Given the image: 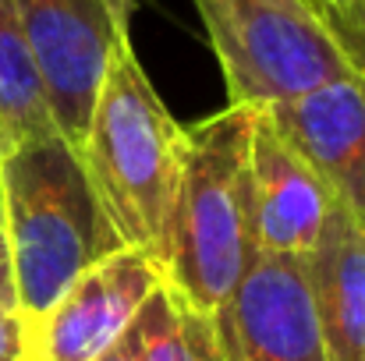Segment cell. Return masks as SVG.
Wrapping results in <instances>:
<instances>
[{
  "label": "cell",
  "mask_w": 365,
  "mask_h": 361,
  "mask_svg": "<svg viewBox=\"0 0 365 361\" xmlns=\"http://www.w3.org/2000/svg\"><path fill=\"white\" fill-rule=\"evenodd\" d=\"M185 152L188 127L174 120L153 89L131 39H121L103 75L78 156L121 241L153 255L160 266L167 255Z\"/></svg>",
  "instance_id": "cell-2"
},
{
  "label": "cell",
  "mask_w": 365,
  "mask_h": 361,
  "mask_svg": "<svg viewBox=\"0 0 365 361\" xmlns=\"http://www.w3.org/2000/svg\"><path fill=\"white\" fill-rule=\"evenodd\" d=\"M305 273L330 361H365V224L348 206L334 202Z\"/></svg>",
  "instance_id": "cell-10"
},
{
  "label": "cell",
  "mask_w": 365,
  "mask_h": 361,
  "mask_svg": "<svg viewBox=\"0 0 365 361\" xmlns=\"http://www.w3.org/2000/svg\"><path fill=\"white\" fill-rule=\"evenodd\" d=\"M248 209L255 258H309L334 209V195L262 107L255 110L248 152Z\"/></svg>",
  "instance_id": "cell-8"
},
{
  "label": "cell",
  "mask_w": 365,
  "mask_h": 361,
  "mask_svg": "<svg viewBox=\"0 0 365 361\" xmlns=\"http://www.w3.org/2000/svg\"><path fill=\"white\" fill-rule=\"evenodd\" d=\"M259 107L227 103L188 127L185 174L170 216L163 287L195 312L217 315L252 266L248 152Z\"/></svg>",
  "instance_id": "cell-3"
},
{
  "label": "cell",
  "mask_w": 365,
  "mask_h": 361,
  "mask_svg": "<svg viewBox=\"0 0 365 361\" xmlns=\"http://www.w3.org/2000/svg\"><path fill=\"white\" fill-rule=\"evenodd\" d=\"M316 11H334V14H341V11H348L355 0H309Z\"/></svg>",
  "instance_id": "cell-18"
},
{
  "label": "cell",
  "mask_w": 365,
  "mask_h": 361,
  "mask_svg": "<svg viewBox=\"0 0 365 361\" xmlns=\"http://www.w3.org/2000/svg\"><path fill=\"white\" fill-rule=\"evenodd\" d=\"M135 333L138 361H227L217 337V315L188 308L163 283L135 315Z\"/></svg>",
  "instance_id": "cell-12"
},
{
  "label": "cell",
  "mask_w": 365,
  "mask_h": 361,
  "mask_svg": "<svg viewBox=\"0 0 365 361\" xmlns=\"http://www.w3.org/2000/svg\"><path fill=\"white\" fill-rule=\"evenodd\" d=\"M53 120L39 89L14 0H0V156L18 142L50 135Z\"/></svg>",
  "instance_id": "cell-11"
},
{
  "label": "cell",
  "mask_w": 365,
  "mask_h": 361,
  "mask_svg": "<svg viewBox=\"0 0 365 361\" xmlns=\"http://www.w3.org/2000/svg\"><path fill=\"white\" fill-rule=\"evenodd\" d=\"M0 301H11L14 305V283H11V262H7L4 231H0Z\"/></svg>",
  "instance_id": "cell-17"
},
{
  "label": "cell",
  "mask_w": 365,
  "mask_h": 361,
  "mask_svg": "<svg viewBox=\"0 0 365 361\" xmlns=\"http://www.w3.org/2000/svg\"><path fill=\"white\" fill-rule=\"evenodd\" d=\"M0 361H32V326L11 301H0Z\"/></svg>",
  "instance_id": "cell-14"
},
{
  "label": "cell",
  "mask_w": 365,
  "mask_h": 361,
  "mask_svg": "<svg viewBox=\"0 0 365 361\" xmlns=\"http://www.w3.org/2000/svg\"><path fill=\"white\" fill-rule=\"evenodd\" d=\"M319 14L330 25V32L337 36V43L344 46V53L351 57L355 71L365 75V0H355L341 14H334V11H319Z\"/></svg>",
  "instance_id": "cell-13"
},
{
  "label": "cell",
  "mask_w": 365,
  "mask_h": 361,
  "mask_svg": "<svg viewBox=\"0 0 365 361\" xmlns=\"http://www.w3.org/2000/svg\"><path fill=\"white\" fill-rule=\"evenodd\" d=\"M160 283L163 266L153 255L118 248L86 269L32 326V361H96L128 333Z\"/></svg>",
  "instance_id": "cell-7"
},
{
  "label": "cell",
  "mask_w": 365,
  "mask_h": 361,
  "mask_svg": "<svg viewBox=\"0 0 365 361\" xmlns=\"http://www.w3.org/2000/svg\"><path fill=\"white\" fill-rule=\"evenodd\" d=\"M227 361H330L305 258H252L217 312Z\"/></svg>",
  "instance_id": "cell-6"
},
{
  "label": "cell",
  "mask_w": 365,
  "mask_h": 361,
  "mask_svg": "<svg viewBox=\"0 0 365 361\" xmlns=\"http://www.w3.org/2000/svg\"><path fill=\"white\" fill-rule=\"evenodd\" d=\"M262 110L284 142L316 170L334 202L348 206L365 224V75Z\"/></svg>",
  "instance_id": "cell-9"
},
{
  "label": "cell",
  "mask_w": 365,
  "mask_h": 361,
  "mask_svg": "<svg viewBox=\"0 0 365 361\" xmlns=\"http://www.w3.org/2000/svg\"><path fill=\"white\" fill-rule=\"evenodd\" d=\"M0 231L14 305L29 326H36L86 269L128 248L82 156L57 131L18 142L0 156Z\"/></svg>",
  "instance_id": "cell-1"
},
{
  "label": "cell",
  "mask_w": 365,
  "mask_h": 361,
  "mask_svg": "<svg viewBox=\"0 0 365 361\" xmlns=\"http://www.w3.org/2000/svg\"><path fill=\"white\" fill-rule=\"evenodd\" d=\"M96 361H138V333H135V323L128 326V333H124L121 340H114Z\"/></svg>",
  "instance_id": "cell-15"
},
{
  "label": "cell",
  "mask_w": 365,
  "mask_h": 361,
  "mask_svg": "<svg viewBox=\"0 0 365 361\" xmlns=\"http://www.w3.org/2000/svg\"><path fill=\"white\" fill-rule=\"evenodd\" d=\"M53 131L78 152L121 36L103 0H14Z\"/></svg>",
  "instance_id": "cell-5"
},
{
  "label": "cell",
  "mask_w": 365,
  "mask_h": 361,
  "mask_svg": "<svg viewBox=\"0 0 365 361\" xmlns=\"http://www.w3.org/2000/svg\"><path fill=\"white\" fill-rule=\"evenodd\" d=\"M195 7L231 103L277 107L359 75L309 0H195Z\"/></svg>",
  "instance_id": "cell-4"
},
{
  "label": "cell",
  "mask_w": 365,
  "mask_h": 361,
  "mask_svg": "<svg viewBox=\"0 0 365 361\" xmlns=\"http://www.w3.org/2000/svg\"><path fill=\"white\" fill-rule=\"evenodd\" d=\"M103 4H107V11H110V18H114L118 32H121V36H131V14H135V0H103Z\"/></svg>",
  "instance_id": "cell-16"
}]
</instances>
